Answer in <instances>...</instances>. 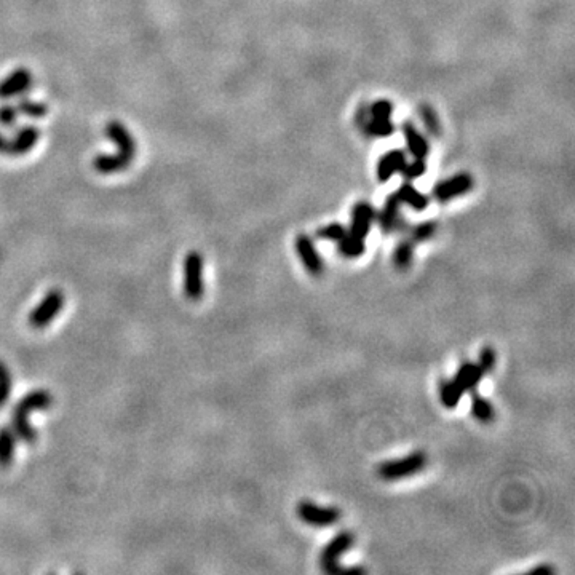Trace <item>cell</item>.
Segmentation results:
<instances>
[{
	"instance_id": "16",
	"label": "cell",
	"mask_w": 575,
	"mask_h": 575,
	"mask_svg": "<svg viewBox=\"0 0 575 575\" xmlns=\"http://www.w3.org/2000/svg\"><path fill=\"white\" fill-rule=\"evenodd\" d=\"M414 251H416V245H414L407 237H402L398 243H396L395 250H393L392 261H393L395 269L401 270V272L411 269L412 262H414Z\"/></svg>"
},
{
	"instance_id": "7",
	"label": "cell",
	"mask_w": 575,
	"mask_h": 575,
	"mask_svg": "<svg viewBox=\"0 0 575 575\" xmlns=\"http://www.w3.org/2000/svg\"><path fill=\"white\" fill-rule=\"evenodd\" d=\"M65 302L66 297L60 290L48 291L47 296L42 299V302L32 310L31 316H29V325L36 327V330H42V327L48 326L65 307Z\"/></svg>"
},
{
	"instance_id": "11",
	"label": "cell",
	"mask_w": 575,
	"mask_h": 575,
	"mask_svg": "<svg viewBox=\"0 0 575 575\" xmlns=\"http://www.w3.org/2000/svg\"><path fill=\"white\" fill-rule=\"evenodd\" d=\"M407 162V154L401 149H392V151L385 152L377 162L376 175L379 182H388L395 175L402 170V166Z\"/></svg>"
},
{
	"instance_id": "18",
	"label": "cell",
	"mask_w": 575,
	"mask_h": 575,
	"mask_svg": "<svg viewBox=\"0 0 575 575\" xmlns=\"http://www.w3.org/2000/svg\"><path fill=\"white\" fill-rule=\"evenodd\" d=\"M464 390L459 387L456 384V381H446V379H442L440 382V400H441V405L446 407V410H456V407L460 405V401L464 398Z\"/></svg>"
},
{
	"instance_id": "22",
	"label": "cell",
	"mask_w": 575,
	"mask_h": 575,
	"mask_svg": "<svg viewBox=\"0 0 575 575\" xmlns=\"http://www.w3.org/2000/svg\"><path fill=\"white\" fill-rule=\"evenodd\" d=\"M349 234V229L344 226L341 222H330L326 224V226L320 227L316 230V238L320 240H326V241H332V243H337L339 240H342L345 235Z\"/></svg>"
},
{
	"instance_id": "1",
	"label": "cell",
	"mask_w": 575,
	"mask_h": 575,
	"mask_svg": "<svg viewBox=\"0 0 575 575\" xmlns=\"http://www.w3.org/2000/svg\"><path fill=\"white\" fill-rule=\"evenodd\" d=\"M53 405V396L47 390H34V392L22 396V400L16 405L11 421H13V431L20 440L25 442H34L37 440V431L29 424V414L34 411H43Z\"/></svg>"
},
{
	"instance_id": "30",
	"label": "cell",
	"mask_w": 575,
	"mask_h": 575,
	"mask_svg": "<svg viewBox=\"0 0 575 575\" xmlns=\"http://www.w3.org/2000/svg\"><path fill=\"white\" fill-rule=\"evenodd\" d=\"M365 572H366L365 569L358 567V566H355V567H342L341 566L337 575H363Z\"/></svg>"
},
{
	"instance_id": "6",
	"label": "cell",
	"mask_w": 575,
	"mask_h": 575,
	"mask_svg": "<svg viewBox=\"0 0 575 575\" xmlns=\"http://www.w3.org/2000/svg\"><path fill=\"white\" fill-rule=\"evenodd\" d=\"M184 292L189 301H200L205 292L203 257L198 251H191L184 261Z\"/></svg>"
},
{
	"instance_id": "25",
	"label": "cell",
	"mask_w": 575,
	"mask_h": 575,
	"mask_svg": "<svg viewBox=\"0 0 575 575\" xmlns=\"http://www.w3.org/2000/svg\"><path fill=\"white\" fill-rule=\"evenodd\" d=\"M27 83H29V74L25 71L16 72L15 76H11V79H8L7 82L0 86V95L8 96V95L18 93V91H21L22 86Z\"/></svg>"
},
{
	"instance_id": "21",
	"label": "cell",
	"mask_w": 575,
	"mask_h": 575,
	"mask_svg": "<svg viewBox=\"0 0 575 575\" xmlns=\"http://www.w3.org/2000/svg\"><path fill=\"white\" fill-rule=\"evenodd\" d=\"M436 227L438 226H436L435 221H422L416 224V226H410L405 237L410 238L414 245L424 243V241H428L436 234Z\"/></svg>"
},
{
	"instance_id": "4",
	"label": "cell",
	"mask_w": 575,
	"mask_h": 575,
	"mask_svg": "<svg viewBox=\"0 0 575 575\" xmlns=\"http://www.w3.org/2000/svg\"><path fill=\"white\" fill-rule=\"evenodd\" d=\"M296 513L299 516V520L302 522H306L310 527H332L341 521L342 513L337 507H323V505H318L312 502V500H301L296 507Z\"/></svg>"
},
{
	"instance_id": "10",
	"label": "cell",
	"mask_w": 575,
	"mask_h": 575,
	"mask_svg": "<svg viewBox=\"0 0 575 575\" xmlns=\"http://www.w3.org/2000/svg\"><path fill=\"white\" fill-rule=\"evenodd\" d=\"M401 217V201L396 192L387 195L379 212H376V222L382 235L395 234V227Z\"/></svg>"
},
{
	"instance_id": "2",
	"label": "cell",
	"mask_w": 575,
	"mask_h": 575,
	"mask_svg": "<svg viewBox=\"0 0 575 575\" xmlns=\"http://www.w3.org/2000/svg\"><path fill=\"white\" fill-rule=\"evenodd\" d=\"M428 464V457L424 451H414L401 459L385 460L377 468L379 478L388 482L401 481L411 476H416L425 470Z\"/></svg>"
},
{
	"instance_id": "20",
	"label": "cell",
	"mask_w": 575,
	"mask_h": 575,
	"mask_svg": "<svg viewBox=\"0 0 575 575\" xmlns=\"http://www.w3.org/2000/svg\"><path fill=\"white\" fill-rule=\"evenodd\" d=\"M365 133L371 137H388L395 133L396 126L390 119H372L367 117L363 123Z\"/></svg>"
},
{
	"instance_id": "15",
	"label": "cell",
	"mask_w": 575,
	"mask_h": 575,
	"mask_svg": "<svg viewBox=\"0 0 575 575\" xmlns=\"http://www.w3.org/2000/svg\"><path fill=\"white\" fill-rule=\"evenodd\" d=\"M470 395H471V400H470L471 416H473L476 421L481 424H492L494 419H496V410H494L492 402L489 401L486 396H482L478 390L470 392Z\"/></svg>"
},
{
	"instance_id": "14",
	"label": "cell",
	"mask_w": 575,
	"mask_h": 575,
	"mask_svg": "<svg viewBox=\"0 0 575 575\" xmlns=\"http://www.w3.org/2000/svg\"><path fill=\"white\" fill-rule=\"evenodd\" d=\"M395 192L396 195H398L401 205L410 206V208L414 211L422 212L428 208V205H430L428 195H425L424 192L419 191V189L410 181L402 182Z\"/></svg>"
},
{
	"instance_id": "24",
	"label": "cell",
	"mask_w": 575,
	"mask_h": 575,
	"mask_svg": "<svg viewBox=\"0 0 575 575\" xmlns=\"http://www.w3.org/2000/svg\"><path fill=\"white\" fill-rule=\"evenodd\" d=\"M400 172L402 180L412 182L427 172V162H425V158H414L412 162H406V165L402 166V170Z\"/></svg>"
},
{
	"instance_id": "27",
	"label": "cell",
	"mask_w": 575,
	"mask_h": 575,
	"mask_svg": "<svg viewBox=\"0 0 575 575\" xmlns=\"http://www.w3.org/2000/svg\"><path fill=\"white\" fill-rule=\"evenodd\" d=\"M395 107L392 104V101L388 100H377L376 102L367 107V114L372 119H392Z\"/></svg>"
},
{
	"instance_id": "28",
	"label": "cell",
	"mask_w": 575,
	"mask_h": 575,
	"mask_svg": "<svg viewBox=\"0 0 575 575\" xmlns=\"http://www.w3.org/2000/svg\"><path fill=\"white\" fill-rule=\"evenodd\" d=\"M11 393V376L2 361H0V407L8 401Z\"/></svg>"
},
{
	"instance_id": "13",
	"label": "cell",
	"mask_w": 575,
	"mask_h": 575,
	"mask_svg": "<svg viewBox=\"0 0 575 575\" xmlns=\"http://www.w3.org/2000/svg\"><path fill=\"white\" fill-rule=\"evenodd\" d=\"M482 377H485V374H482L478 365L473 363V361H464V363L457 367L454 381H456L459 387L464 390V393H470L478 390Z\"/></svg>"
},
{
	"instance_id": "3",
	"label": "cell",
	"mask_w": 575,
	"mask_h": 575,
	"mask_svg": "<svg viewBox=\"0 0 575 575\" xmlns=\"http://www.w3.org/2000/svg\"><path fill=\"white\" fill-rule=\"evenodd\" d=\"M355 543V536L350 531H341L332 537L321 551L320 567L327 575H337L341 569V557L349 553Z\"/></svg>"
},
{
	"instance_id": "23",
	"label": "cell",
	"mask_w": 575,
	"mask_h": 575,
	"mask_svg": "<svg viewBox=\"0 0 575 575\" xmlns=\"http://www.w3.org/2000/svg\"><path fill=\"white\" fill-rule=\"evenodd\" d=\"M419 112H421L422 123L425 128H427L428 133L435 137L441 136V122H440L438 115H436L435 112V109L428 104H421V107H419Z\"/></svg>"
},
{
	"instance_id": "26",
	"label": "cell",
	"mask_w": 575,
	"mask_h": 575,
	"mask_svg": "<svg viewBox=\"0 0 575 575\" xmlns=\"http://www.w3.org/2000/svg\"><path fill=\"white\" fill-rule=\"evenodd\" d=\"M497 363V353L496 350H494L491 345H486V347L481 349L480 356H478V361H476V365L480 366V370L482 371L485 376L487 374H491L494 371V367H496Z\"/></svg>"
},
{
	"instance_id": "29",
	"label": "cell",
	"mask_w": 575,
	"mask_h": 575,
	"mask_svg": "<svg viewBox=\"0 0 575 575\" xmlns=\"http://www.w3.org/2000/svg\"><path fill=\"white\" fill-rule=\"evenodd\" d=\"M529 574H532V575H553L555 569H553V566H550V564H546V562H543V564L531 569Z\"/></svg>"
},
{
	"instance_id": "5",
	"label": "cell",
	"mask_w": 575,
	"mask_h": 575,
	"mask_svg": "<svg viewBox=\"0 0 575 575\" xmlns=\"http://www.w3.org/2000/svg\"><path fill=\"white\" fill-rule=\"evenodd\" d=\"M475 187V177L467 171L457 172L447 180L438 181L431 189V197L438 203H447L457 197L467 195Z\"/></svg>"
},
{
	"instance_id": "12",
	"label": "cell",
	"mask_w": 575,
	"mask_h": 575,
	"mask_svg": "<svg viewBox=\"0 0 575 575\" xmlns=\"http://www.w3.org/2000/svg\"><path fill=\"white\" fill-rule=\"evenodd\" d=\"M402 136H405L406 147L414 158H427L430 154V146L425 135L412 122H405L401 126Z\"/></svg>"
},
{
	"instance_id": "8",
	"label": "cell",
	"mask_w": 575,
	"mask_h": 575,
	"mask_svg": "<svg viewBox=\"0 0 575 575\" xmlns=\"http://www.w3.org/2000/svg\"><path fill=\"white\" fill-rule=\"evenodd\" d=\"M295 248L297 252L299 261L302 262L306 272L312 277H320L325 272V261L316 250L313 238L307 234H299L295 240Z\"/></svg>"
},
{
	"instance_id": "9",
	"label": "cell",
	"mask_w": 575,
	"mask_h": 575,
	"mask_svg": "<svg viewBox=\"0 0 575 575\" xmlns=\"http://www.w3.org/2000/svg\"><path fill=\"white\" fill-rule=\"evenodd\" d=\"M376 208H374L372 203L366 200L356 201L352 210V216H350V227L349 234L355 235V237H360L366 240L367 235H370L371 229L376 222Z\"/></svg>"
},
{
	"instance_id": "19",
	"label": "cell",
	"mask_w": 575,
	"mask_h": 575,
	"mask_svg": "<svg viewBox=\"0 0 575 575\" xmlns=\"http://www.w3.org/2000/svg\"><path fill=\"white\" fill-rule=\"evenodd\" d=\"M337 251L339 255L345 259H358L365 255L366 245L365 240L360 237H355L352 234H347L342 240L337 241Z\"/></svg>"
},
{
	"instance_id": "17",
	"label": "cell",
	"mask_w": 575,
	"mask_h": 575,
	"mask_svg": "<svg viewBox=\"0 0 575 575\" xmlns=\"http://www.w3.org/2000/svg\"><path fill=\"white\" fill-rule=\"evenodd\" d=\"M16 446V435L13 428H0V468H7L13 462Z\"/></svg>"
}]
</instances>
